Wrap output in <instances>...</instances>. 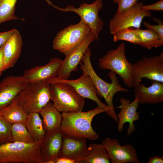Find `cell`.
Returning <instances> with one entry per match:
<instances>
[{"instance_id":"cell-1","label":"cell","mask_w":163,"mask_h":163,"mask_svg":"<svg viewBox=\"0 0 163 163\" xmlns=\"http://www.w3.org/2000/svg\"><path fill=\"white\" fill-rule=\"evenodd\" d=\"M91 50L88 48L80 63V68L83 72L88 75L96 88L100 97H103L109 109V116L117 123V115L114 110L113 99L115 94L118 92H128V88H123L120 84L117 74L111 71L107 74L111 83H108L101 79L96 74L92 66L90 59Z\"/></svg>"},{"instance_id":"cell-2","label":"cell","mask_w":163,"mask_h":163,"mask_svg":"<svg viewBox=\"0 0 163 163\" xmlns=\"http://www.w3.org/2000/svg\"><path fill=\"white\" fill-rule=\"evenodd\" d=\"M106 112L97 106L87 112H62L60 129L64 135L94 141L99 138L91 123L96 115Z\"/></svg>"},{"instance_id":"cell-3","label":"cell","mask_w":163,"mask_h":163,"mask_svg":"<svg viewBox=\"0 0 163 163\" xmlns=\"http://www.w3.org/2000/svg\"><path fill=\"white\" fill-rule=\"evenodd\" d=\"M42 141L12 142L0 145V163H45L40 151Z\"/></svg>"},{"instance_id":"cell-4","label":"cell","mask_w":163,"mask_h":163,"mask_svg":"<svg viewBox=\"0 0 163 163\" xmlns=\"http://www.w3.org/2000/svg\"><path fill=\"white\" fill-rule=\"evenodd\" d=\"M50 83L51 101L58 110L62 113L82 111L85 98L80 95L72 86L61 82Z\"/></svg>"},{"instance_id":"cell-5","label":"cell","mask_w":163,"mask_h":163,"mask_svg":"<svg viewBox=\"0 0 163 163\" xmlns=\"http://www.w3.org/2000/svg\"><path fill=\"white\" fill-rule=\"evenodd\" d=\"M50 86L47 81L29 83L18 95L19 103L27 114L39 113L51 100Z\"/></svg>"},{"instance_id":"cell-6","label":"cell","mask_w":163,"mask_h":163,"mask_svg":"<svg viewBox=\"0 0 163 163\" xmlns=\"http://www.w3.org/2000/svg\"><path fill=\"white\" fill-rule=\"evenodd\" d=\"M91 31L88 25L81 20L78 23L59 31L53 41V48L66 56L82 44Z\"/></svg>"},{"instance_id":"cell-7","label":"cell","mask_w":163,"mask_h":163,"mask_svg":"<svg viewBox=\"0 0 163 163\" xmlns=\"http://www.w3.org/2000/svg\"><path fill=\"white\" fill-rule=\"evenodd\" d=\"M125 52V44L122 42L116 49L109 50L99 58L98 65L101 69L110 70L119 75L125 85L132 88V64L127 60Z\"/></svg>"},{"instance_id":"cell-8","label":"cell","mask_w":163,"mask_h":163,"mask_svg":"<svg viewBox=\"0 0 163 163\" xmlns=\"http://www.w3.org/2000/svg\"><path fill=\"white\" fill-rule=\"evenodd\" d=\"M142 78L163 83V52L158 56L142 59L132 64V83L135 88Z\"/></svg>"},{"instance_id":"cell-9","label":"cell","mask_w":163,"mask_h":163,"mask_svg":"<svg viewBox=\"0 0 163 163\" xmlns=\"http://www.w3.org/2000/svg\"><path fill=\"white\" fill-rule=\"evenodd\" d=\"M46 1L49 5L60 11L67 12L72 11L77 14L81 20L87 24L91 30L95 35L96 40L99 39V34L102 30L104 21L99 17L98 12L103 6L102 0H95L93 3L88 4L83 3L78 8L72 5H69L62 8L53 5L49 0Z\"/></svg>"},{"instance_id":"cell-10","label":"cell","mask_w":163,"mask_h":163,"mask_svg":"<svg viewBox=\"0 0 163 163\" xmlns=\"http://www.w3.org/2000/svg\"><path fill=\"white\" fill-rule=\"evenodd\" d=\"M142 2H137L132 7L119 14H115L110 21L109 29L113 35L118 31L131 27L140 29L143 19L147 17H151L150 11L142 9Z\"/></svg>"},{"instance_id":"cell-11","label":"cell","mask_w":163,"mask_h":163,"mask_svg":"<svg viewBox=\"0 0 163 163\" xmlns=\"http://www.w3.org/2000/svg\"><path fill=\"white\" fill-rule=\"evenodd\" d=\"M49 83L61 82L68 83L72 86L77 92L84 98L95 101L97 106L104 109L109 116V109L107 104L102 103L97 97L98 91L90 77L84 72L78 79L70 80L63 79L58 77L53 78L47 81Z\"/></svg>"},{"instance_id":"cell-12","label":"cell","mask_w":163,"mask_h":163,"mask_svg":"<svg viewBox=\"0 0 163 163\" xmlns=\"http://www.w3.org/2000/svg\"><path fill=\"white\" fill-rule=\"evenodd\" d=\"M112 163H139L136 151L133 145L127 144L121 145L116 138L107 137L102 141Z\"/></svg>"},{"instance_id":"cell-13","label":"cell","mask_w":163,"mask_h":163,"mask_svg":"<svg viewBox=\"0 0 163 163\" xmlns=\"http://www.w3.org/2000/svg\"><path fill=\"white\" fill-rule=\"evenodd\" d=\"M96 40L95 35L91 31L88 37L80 46L65 56L58 70L57 77L63 79H68L72 72L77 71L78 66L87 49Z\"/></svg>"},{"instance_id":"cell-14","label":"cell","mask_w":163,"mask_h":163,"mask_svg":"<svg viewBox=\"0 0 163 163\" xmlns=\"http://www.w3.org/2000/svg\"><path fill=\"white\" fill-rule=\"evenodd\" d=\"M62 61L57 57L51 58L45 65L36 66L25 70L22 76L28 83L46 81L57 76Z\"/></svg>"},{"instance_id":"cell-15","label":"cell","mask_w":163,"mask_h":163,"mask_svg":"<svg viewBox=\"0 0 163 163\" xmlns=\"http://www.w3.org/2000/svg\"><path fill=\"white\" fill-rule=\"evenodd\" d=\"M120 103V111L117 114L118 131L119 132H122L124 124L128 122L129 126L127 129V134L129 136L136 129L134 122L139 118V113L137 111L139 104L138 100L136 98L131 102L129 99L121 97Z\"/></svg>"},{"instance_id":"cell-16","label":"cell","mask_w":163,"mask_h":163,"mask_svg":"<svg viewBox=\"0 0 163 163\" xmlns=\"http://www.w3.org/2000/svg\"><path fill=\"white\" fill-rule=\"evenodd\" d=\"M22 76H8L0 82V109L9 104L28 84Z\"/></svg>"},{"instance_id":"cell-17","label":"cell","mask_w":163,"mask_h":163,"mask_svg":"<svg viewBox=\"0 0 163 163\" xmlns=\"http://www.w3.org/2000/svg\"><path fill=\"white\" fill-rule=\"evenodd\" d=\"M63 135L60 129L46 133L40 145V151L45 163H53V161L60 156Z\"/></svg>"},{"instance_id":"cell-18","label":"cell","mask_w":163,"mask_h":163,"mask_svg":"<svg viewBox=\"0 0 163 163\" xmlns=\"http://www.w3.org/2000/svg\"><path fill=\"white\" fill-rule=\"evenodd\" d=\"M149 87L140 83L135 87L134 97L139 104H155L163 101V83L152 80Z\"/></svg>"},{"instance_id":"cell-19","label":"cell","mask_w":163,"mask_h":163,"mask_svg":"<svg viewBox=\"0 0 163 163\" xmlns=\"http://www.w3.org/2000/svg\"><path fill=\"white\" fill-rule=\"evenodd\" d=\"M87 150L86 139L64 135L60 156L75 160L78 163H81L85 156Z\"/></svg>"},{"instance_id":"cell-20","label":"cell","mask_w":163,"mask_h":163,"mask_svg":"<svg viewBox=\"0 0 163 163\" xmlns=\"http://www.w3.org/2000/svg\"><path fill=\"white\" fill-rule=\"evenodd\" d=\"M22 46L21 35L17 30L4 45L3 71L14 66L20 57Z\"/></svg>"},{"instance_id":"cell-21","label":"cell","mask_w":163,"mask_h":163,"mask_svg":"<svg viewBox=\"0 0 163 163\" xmlns=\"http://www.w3.org/2000/svg\"><path fill=\"white\" fill-rule=\"evenodd\" d=\"M39 113L42 117L43 127L46 133H50L60 129L62 114L50 101L42 109Z\"/></svg>"},{"instance_id":"cell-22","label":"cell","mask_w":163,"mask_h":163,"mask_svg":"<svg viewBox=\"0 0 163 163\" xmlns=\"http://www.w3.org/2000/svg\"><path fill=\"white\" fill-rule=\"evenodd\" d=\"M27 115L19 103L17 96L9 104L0 109V115L11 124L24 123Z\"/></svg>"},{"instance_id":"cell-23","label":"cell","mask_w":163,"mask_h":163,"mask_svg":"<svg viewBox=\"0 0 163 163\" xmlns=\"http://www.w3.org/2000/svg\"><path fill=\"white\" fill-rule=\"evenodd\" d=\"M107 152L102 144L91 143L88 147L87 153L81 163H110Z\"/></svg>"},{"instance_id":"cell-24","label":"cell","mask_w":163,"mask_h":163,"mask_svg":"<svg viewBox=\"0 0 163 163\" xmlns=\"http://www.w3.org/2000/svg\"><path fill=\"white\" fill-rule=\"evenodd\" d=\"M24 123L35 142L43 140L46 133L43 128L42 120L39 113L28 114Z\"/></svg>"},{"instance_id":"cell-25","label":"cell","mask_w":163,"mask_h":163,"mask_svg":"<svg viewBox=\"0 0 163 163\" xmlns=\"http://www.w3.org/2000/svg\"><path fill=\"white\" fill-rule=\"evenodd\" d=\"M132 30L140 37L141 43L139 45L141 46L150 50L153 48L161 47L163 45V38L152 30L147 29L144 30L136 28Z\"/></svg>"},{"instance_id":"cell-26","label":"cell","mask_w":163,"mask_h":163,"mask_svg":"<svg viewBox=\"0 0 163 163\" xmlns=\"http://www.w3.org/2000/svg\"><path fill=\"white\" fill-rule=\"evenodd\" d=\"M18 0H0V24L10 20L20 19L15 14L16 5Z\"/></svg>"},{"instance_id":"cell-27","label":"cell","mask_w":163,"mask_h":163,"mask_svg":"<svg viewBox=\"0 0 163 163\" xmlns=\"http://www.w3.org/2000/svg\"><path fill=\"white\" fill-rule=\"evenodd\" d=\"M11 134L13 142L26 143L35 142L24 123L18 122L12 124Z\"/></svg>"},{"instance_id":"cell-28","label":"cell","mask_w":163,"mask_h":163,"mask_svg":"<svg viewBox=\"0 0 163 163\" xmlns=\"http://www.w3.org/2000/svg\"><path fill=\"white\" fill-rule=\"evenodd\" d=\"M113 35V40L115 42L123 40L138 45H139L141 43L139 36L130 28L121 30Z\"/></svg>"},{"instance_id":"cell-29","label":"cell","mask_w":163,"mask_h":163,"mask_svg":"<svg viewBox=\"0 0 163 163\" xmlns=\"http://www.w3.org/2000/svg\"><path fill=\"white\" fill-rule=\"evenodd\" d=\"M11 124L0 115V145L13 142L11 134Z\"/></svg>"},{"instance_id":"cell-30","label":"cell","mask_w":163,"mask_h":163,"mask_svg":"<svg viewBox=\"0 0 163 163\" xmlns=\"http://www.w3.org/2000/svg\"><path fill=\"white\" fill-rule=\"evenodd\" d=\"M138 0H112L118 5L116 14H119L129 9L134 5Z\"/></svg>"},{"instance_id":"cell-31","label":"cell","mask_w":163,"mask_h":163,"mask_svg":"<svg viewBox=\"0 0 163 163\" xmlns=\"http://www.w3.org/2000/svg\"><path fill=\"white\" fill-rule=\"evenodd\" d=\"M154 21L158 23V25H152L149 23L145 21L143 22L144 26L147 29L152 30L157 32L160 36L163 38V22L159 18H152Z\"/></svg>"},{"instance_id":"cell-32","label":"cell","mask_w":163,"mask_h":163,"mask_svg":"<svg viewBox=\"0 0 163 163\" xmlns=\"http://www.w3.org/2000/svg\"><path fill=\"white\" fill-rule=\"evenodd\" d=\"M142 9L144 10H154L157 11H163V0H159L158 2L148 5H143Z\"/></svg>"},{"instance_id":"cell-33","label":"cell","mask_w":163,"mask_h":163,"mask_svg":"<svg viewBox=\"0 0 163 163\" xmlns=\"http://www.w3.org/2000/svg\"><path fill=\"white\" fill-rule=\"evenodd\" d=\"M16 30V29L13 28L7 31L0 32V48L5 43Z\"/></svg>"},{"instance_id":"cell-34","label":"cell","mask_w":163,"mask_h":163,"mask_svg":"<svg viewBox=\"0 0 163 163\" xmlns=\"http://www.w3.org/2000/svg\"><path fill=\"white\" fill-rule=\"evenodd\" d=\"M53 163H78V162L75 160L64 156H60L53 161Z\"/></svg>"},{"instance_id":"cell-35","label":"cell","mask_w":163,"mask_h":163,"mask_svg":"<svg viewBox=\"0 0 163 163\" xmlns=\"http://www.w3.org/2000/svg\"><path fill=\"white\" fill-rule=\"evenodd\" d=\"M148 163H162L163 157L155 155L149 158Z\"/></svg>"},{"instance_id":"cell-36","label":"cell","mask_w":163,"mask_h":163,"mask_svg":"<svg viewBox=\"0 0 163 163\" xmlns=\"http://www.w3.org/2000/svg\"><path fill=\"white\" fill-rule=\"evenodd\" d=\"M4 44L0 48V76L1 75L3 70V49Z\"/></svg>"}]
</instances>
